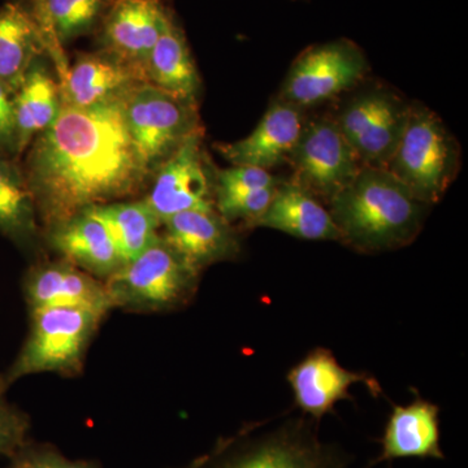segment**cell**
<instances>
[{"label": "cell", "instance_id": "6da1fadb", "mask_svg": "<svg viewBox=\"0 0 468 468\" xmlns=\"http://www.w3.org/2000/svg\"><path fill=\"white\" fill-rule=\"evenodd\" d=\"M122 101L89 109L63 104L57 122L27 147L24 174L48 228L91 206L134 198L149 186Z\"/></svg>", "mask_w": 468, "mask_h": 468}, {"label": "cell", "instance_id": "44dd1931", "mask_svg": "<svg viewBox=\"0 0 468 468\" xmlns=\"http://www.w3.org/2000/svg\"><path fill=\"white\" fill-rule=\"evenodd\" d=\"M254 228H268L307 241H341L329 209L292 180L277 185L275 196Z\"/></svg>", "mask_w": 468, "mask_h": 468}, {"label": "cell", "instance_id": "e0dca14e", "mask_svg": "<svg viewBox=\"0 0 468 468\" xmlns=\"http://www.w3.org/2000/svg\"><path fill=\"white\" fill-rule=\"evenodd\" d=\"M30 311L46 307H88L109 314L112 309L106 284L66 260L32 268L24 282Z\"/></svg>", "mask_w": 468, "mask_h": 468}, {"label": "cell", "instance_id": "ffe728a7", "mask_svg": "<svg viewBox=\"0 0 468 468\" xmlns=\"http://www.w3.org/2000/svg\"><path fill=\"white\" fill-rule=\"evenodd\" d=\"M440 408L417 397L409 405H396L381 437V454L374 464L403 458L445 460L440 443Z\"/></svg>", "mask_w": 468, "mask_h": 468}, {"label": "cell", "instance_id": "8fae6325", "mask_svg": "<svg viewBox=\"0 0 468 468\" xmlns=\"http://www.w3.org/2000/svg\"><path fill=\"white\" fill-rule=\"evenodd\" d=\"M215 171L203 146V129L190 135L151 177L144 201L159 218L184 211L215 209Z\"/></svg>", "mask_w": 468, "mask_h": 468}, {"label": "cell", "instance_id": "f1b7e54d", "mask_svg": "<svg viewBox=\"0 0 468 468\" xmlns=\"http://www.w3.org/2000/svg\"><path fill=\"white\" fill-rule=\"evenodd\" d=\"M30 420L21 410L0 399V455L15 458L27 445Z\"/></svg>", "mask_w": 468, "mask_h": 468}, {"label": "cell", "instance_id": "3957f363", "mask_svg": "<svg viewBox=\"0 0 468 468\" xmlns=\"http://www.w3.org/2000/svg\"><path fill=\"white\" fill-rule=\"evenodd\" d=\"M316 426L315 420L302 415L258 435L249 428L206 454L205 468L349 467V455L323 442Z\"/></svg>", "mask_w": 468, "mask_h": 468}, {"label": "cell", "instance_id": "5b68a950", "mask_svg": "<svg viewBox=\"0 0 468 468\" xmlns=\"http://www.w3.org/2000/svg\"><path fill=\"white\" fill-rule=\"evenodd\" d=\"M461 168V147L433 111L411 106L405 131L388 165L419 202L441 201Z\"/></svg>", "mask_w": 468, "mask_h": 468}, {"label": "cell", "instance_id": "d6986e66", "mask_svg": "<svg viewBox=\"0 0 468 468\" xmlns=\"http://www.w3.org/2000/svg\"><path fill=\"white\" fill-rule=\"evenodd\" d=\"M48 242L63 260L95 277L107 280L125 264L109 229L86 209L48 228Z\"/></svg>", "mask_w": 468, "mask_h": 468}, {"label": "cell", "instance_id": "4dcf8cb0", "mask_svg": "<svg viewBox=\"0 0 468 468\" xmlns=\"http://www.w3.org/2000/svg\"><path fill=\"white\" fill-rule=\"evenodd\" d=\"M14 91L0 84V154L18 158Z\"/></svg>", "mask_w": 468, "mask_h": 468}, {"label": "cell", "instance_id": "ac0fdd59", "mask_svg": "<svg viewBox=\"0 0 468 468\" xmlns=\"http://www.w3.org/2000/svg\"><path fill=\"white\" fill-rule=\"evenodd\" d=\"M115 0H29L26 5L39 27L46 55L54 61L58 81L68 72L64 46L98 30Z\"/></svg>", "mask_w": 468, "mask_h": 468}, {"label": "cell", "instance_id": "2e32d148", "mask_svg": "<svg viewBox=\"0 0 468 468\" xmlns=\"http://www.w3.org/2000/svg\"><path fill=\"white\" fill-rule=\"evenodd\" d=\"M302 112L300 107L277 98L250 135L232 144H217L215 147L232 165L270 171L288 162L303 128Z\"/></svg>", "mask_w": 468, "mask_h": 468}, {"label": "cell", "instance_id": "7a4b0ae2", "mask_svg": "<svg viewBox=\"0 0 468 468\" xmlns=\"http://www.w3.org/2000/svg\"><path fill=\"white\" fill-rule=\"evenodd\" d=\"M329 205L341 241L354 250L375 254L414 242L428 207L388 169L362 167Z\"/></svg>", "mask_w": 468, "mask_h": 468}, {"label": "cell", "instance_id": "9c48e42d", "mask_svg": "<svg viewBox=\"0 0 468 468\" xmlns=\"http://www.w3.org/2000/svg\"><path fill=\"white\" fill-rule=\"evenodd\" d=\"M288 163L292 183L324 203L343 192L363 167L334 117L328 116L304 122Z\"/></svg>", "mask_w": 468, "mask_h": 468}, {"label": "cell", "instance_id": "4316f807", "mask_svg": "<svg viewBox=\"0 0 468 468\" xmlns=\"http://www.w3.org/2000/svg\"><path fill=\"white\" fill-rule=\"evenodd\" d=\"M276 187L251 190V192L233 194V196L217 197L215 209L228 223H241L246 229H252L255 221L266 211Z\"/></svg>", "mask_w": 468, "mask_h": 468}, {"label": "cell", "instance_id": "d4e9b609", "mask_svg": "<svg viewBox=\"0 0 468 468\" xmlns=\"http://www.w3.org/2000/svg\"><path fill=\"white\" fill-rule=\"evenodd\" d=\"M0 154V233L18 248L30 249L38 239V212L23 165Z\"/></svg>", "mask_w": 468, "mask_h": 468}, {"label": "cell", "instance_id": "cb8c5ba5", "mask_svg": "<svg viewBox=\"0 0 468 468\" xmlns=\"http://www.w3.org/2000/svg\"><path fill=\"white\" fill-rule=\"evenodd\" d=\"M46 55L36 21L20 2L0 5V84L16 91L37 58Z\"/></svg>", "mask_w": 468, "mask_h": 468}, {"label": "cell", "instance_id": "4fadbf2b", "mask_svg": "<svg viewBox=\"0 0 468 468\" xmlns=\"http://www.w3.org/2000/svg\"><path fill=\"white\" fill-rule=\"evenodd\" d=\"M171 15L163 0H115L98 27V43L146 79L147 60Z\"/></svg>", "mask_w": 468, "mask_h": 468}, {"label": "cell", "instance_id": "30bf717a", "mask_svg": "<svg viewBox=\"0 0 468 468\" xmlns=\"http://www.w3.org/2000/svg\"><path fill=\"white\" fill-rule=\"evenodd\" d=\"M367 72V58L349 39L314 45L295 58L279 98L302 110L318 106L358 86Z\"/></svg>", "mask_w": 468, "mask_h": 468}, {"label": "cell", "instance_id": "484cf974", "mask_svg": "<svg viewBox=\"0 0 468 468\" xmlns=\"http://www.w3.org/2000/svg\"><path fill=\"white\" fill-rule=\"evenodd\" d=\"M86 211L106 226L125 263L160 239L162 223L144 199L103 203Z\"/></svg>", "mask_w": 468, "mask_h": 468}, {"label": "cell", "instance_id": "603a6c76", "mask_svg": "<svg viewBox=\"0 0 468 468\" xmlns=\"http://www.w3.org/2000/svg\"><path fill=\"white\" fill-rule=\"evenodd\" d=\"M149 84L177 97L198 101L201 77L187 45L184 30L174 15L151 51L146 64Z\"/></svg>", "mask_w": 468, "mask_h": 468}, {"label": "cell", "instance_id": "f546056e", "mask_svg": "<svg viewBox=\"0 0 468 468\" xmlns=\"http://www.w3.org/2000/svg\"><path fill=\"white\" fill-rule=\"evenodd\" d=\"M12 468H100L94 462L67 458L54 446L33 445L27 442L16 457L12 458Z\"/></svg>", "mask_w": 468, "mask_h": 468}, {"label": "cell", "instance_id": "9a60e30c", "mask_svg": "<svg viewBox=\"0 0 468 468\" xmlns=\"http://www.w3.org/2000/svg\"><path fill=\"white\" fill-rule=\"evenodd\" d=\"M144 82L146 79L137 68L100 48L80 55L58 85L63 104L89 109L124 100L132 89Z\"/></svg>", "mask_w": 468, "mask_h": 468}, {"label": "cell", "instance_id": "277c9868", "mask_svg": "<svg viewBox=\"0 0 468 468\" xmlns=\"http://www.w3.org/2000/svg\"><path fill=\"white\" fill-rule=\"evenodd\" d=\"M107 314L88 307H46L32 311L23 349L0 377V399L18 378L41 372L76 375L86 351Z\"/></svg>", "mask_w": 468, "mask_h": 468}, {"label": "cell", "instance_id": "7402d4cb", "mask_svg": "<svg viewBox=\"0 0 468 468\" xmlns=\"http://www.w3.org/2000/svg\"><path fill=\"white\" fill-rule=\"evenodd\" d=\"M42 55L33 61L14 94L18 158L37 135L50 128L63 109L60 85Z\"/></svg>", "mask_w": 468, "mask_h": 468}, {"label": "cell", "instance_id": "5bb4252c", "mask_svg": "<svg viewBox=\"0 0 468 468\" xmlns=\"http://www.w3.org/2000/svg\"><path fill=\"white\" fill-rule=\"evenodd\" d=\"M160 228V239L199 272L241 254L239 233L217 209L180 212L165 218Z\"/></svg>", "mask_w": 468, "mask_h": 468}, {"label": "cell", "instance_id": "7c38bea8", "mask_svg": "<svg viewBox=\"0 0 468 468\" xmlns=\"http://www.w3.org/2000/svg\"><path fill=\"white\" fill-rule=\"evenodd\" d=\"M295 406L302 415L322 420L335 406L351 399L350 388L365 384L374 396L381 393L377 378L366 372L349 371L340 365L334 353L325 347H315L286 375Z\"/></svg>", "mask_w": 468, "mask_h": 468}, {"label": "cell", "instance_id": "8992f818", "mask_svg": "<svg viewBox=\"0 0 468 468\" xmlns=\"http://www.w3.org/2000/svg\"><path fill=\"white\" fill-rule=\"evenodd\" d=\"M201 272L162 239L106 280L112 307L132 311H169L189 303Z\"/></svg>", "mask_w": 468, "mask_h": 468}, {"label": "cell", "instance_id": "1f68e13d", "mask_svg": "<svg viewBox=\"0 0 468 468\" xmlns=\"http://www.w3.org/2000/svg\"><path fill=\"white\" fill-rule=\"evenodd\" d=\"M205 461L206 457L203 455V457L198 458V460H196L192 462V463L187 464V466L181 467V468H205Z\"/></svg>", "mask_w": 468, "mask_h": 468}, {"label": "cell", "instance_id": "83f0119b", "mask_svg": "<svg viewBox=\"0 0 468 468\" xmlns=\"http://www.w3.org/2000/svg\"><path fill=\"white\" fill-rule=\"evenodd\" d=\"M279 181L266 169L233 165L215 171V198L275 187Z\"/></svg>", "mask_w": 468, "mask_h": 468}, {"label": "cell", "instance_id": "52a82bcc", "mask_svg": "<svg viewBox=\"0 0 468 468\" xmlns=\"http://www.w3.org/2000/svg\"><path fill=\"white\" fill-rule=\"evenodd\" d=\"M122 104L135 153L151 177L190 135L203 129L198 101L147 82L132 89Z\"/></svg>", "mask_w": 468, "mask_h": 468}, {"label": "cell", "instance_id": "ba28073f", "mask_svg": "<svg viewBox=\"0 0 468 468\" xmlns=\"http://www.w3.org/2000/svg\"><path fill=\"white\" fill-rule=\"evenodd\" d=\"M410 107L396 92L377 86L351 97L334 119L363 167L387 169Z\"/></svg>", "mask_w": 468, "mask_h": 468}]
</instances>
